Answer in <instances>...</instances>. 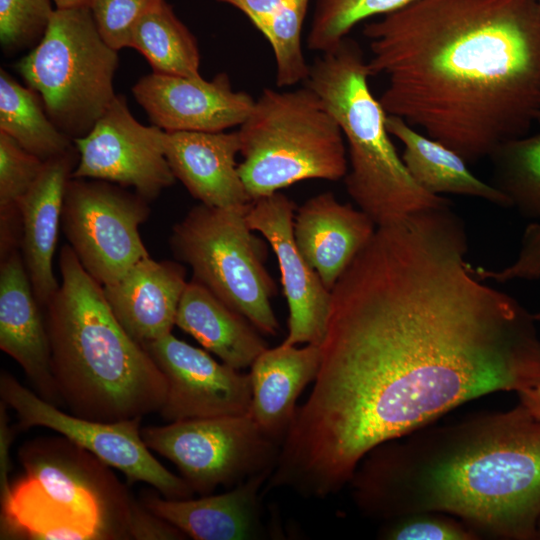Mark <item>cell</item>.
Segmentation results:
<instances>
[{
  "label": "cell",
  "mask_w": 540,
  "mask_h": 540,
  "mask_svg": "<svg viewBox=\"0 0 540 540\" xmlns=\"http://www.w3.org/2000/svg\"><path fill=\"white\" fill-rule=\"evenodd\" d=\"M417 0H316L307 47L321 53L336 48L360 22L401 9Z\"/></svg>",
  "instance_id": "obj_30"
},
{
  "label": "cell",
  "mask_w": 540,
  "mask_h": 540,
  "mask_svg": "<svg viewBox=\"0 0 540 540\" xmlns=\"http://www.w3.org/2000/svg\"><path fill=\"white\" fill-rule=\"evenodd\" d=\"M141 435L147 447L171 461L200 496L273 471L281 448L250 414L147 426L141 428Z\"/></svg>",
  "instance_id": "obj_10"
},
{
  "label": "cell",
  "mask_w": 540,
  "mask_h": 540,
  "mask_svg": "<svg viewBox=\"0 0 540 540\" xmlns=\"http://www.w3.org/2000/svg\"><path fill=\"white\" fill-rule=\"evenodd\" d=\"M489 157L492 185L521 215L540 219V133L504 142Z\"/></svg>",
  "instance_id": "obj_29"
},
{
  "label": "cell",
  "mask_w": 540,
  "mask_h": 540,
  "mask_svg": "<svg viewBox=\"0 0 540 540\" xmlns=\"http://www.w3.org/2000/svg\"><path fill=\"white\" fill-rule=\"evenodd\" d=\"M45 162L0 132V212L18 208L41 174Z\"/></svg>",
  "instance_id": "obj_33"
},
{
  "label": "cell",
  "mask_w": 540,
  "mask_h": 540,
  "mask_svg": "<svg viewBox=\"0 0 540 540\" xmlns=\"http://www.w3.org/2000/svg\"><path fill=\"white\" fill-rule=\"evenodd\" d=\"M175 324L237 370L250 367L268 348L244 316L193 279L183 292Z\"/></svg>",
  "instance_id": "obj_24"
},
{
  "label": "cell",
  "mask_w": 540,
  "mask_h": 540,
  "mask_svg": "<svg viewBox=\"0 0 540 540\" xmlns=\"http://www.w3.org/2000/svg\"><path fill=\"white\" fill-rule=\"evenodd\" d=\"M474 271L483 280L491 279L499 283L516 279H540V221L526 227L518 256L512 264L500 270L479 267L474 268ZM533 316L537 322H540V312Z\"/></svg>",
  "instance_id": "obj_35"
},
{
  "label": "cell",
  "mask_w": 540,
  "mask_h": 540,
  "mask_svg": "<svg viewBox=\"0 0 540 540\" xmlns=\"http://www.w3.org/2000/svg\"><path fill=\"white\" fill-rule=\"evenodd\" d=\"M76 148L45 161L43 170L18 203L20 244L35 297L46 307L59 288L53 273L64 195L77 163Z\"/></svg>",
  "instance_id": "obj_20"
},
{
  "label": "cell",
  "mask_w": 540,
  "mask_h": 540,
  "mask_svg": "<svg viewBox=\"0 0 540 540\" xmlns=\"http://www.w3.org/2000/svg\"><path fill=\"white\" fill-rule=\"evenodd\" d=\"M272 471L253 475L224 493L194 499H168L144 490L140 502L187 538L195 540H255L266 536L262 522L261 488Z\"/></svg>",
  "instance_id": "obj_17"
},
{
  "label": "cell",
  "mask_w": 540,
  "mask_h": 540,
  "mask_svg": "<svg viewBox=\"0 0 540 540\" xmlns=\"http://www.w3.org/2000/svg\"><path fill=\"white\" fill-rule=\"evenodd\" d=\"M137 103L164 131L221 132L240 126L255 99L234 90L225 73L212 80L152 72L132 87Z\"/></svg>",
  "instance_id": "obj_16"
},
{
  "label": "cell",
  "mask_w": 540,
  "mask_h": 540,
  "mask_svg": "<svg viewBox=\"0 0 540 540\" xmlns=\"http://www.w3.org/2000/svg\"><path fill=\"white\" fill-rule=\"evenodd\" d=\"M320 361V345L299 348L282 342L265 349L250 366V416L272 440L282 444L293 422L297 399L315 380Z\"/></svg>",
  "instance_id": "obj_23"
},
{
  "label": "cell",
  "mask_w": 540,
  "mask_h": 540,
  "mask_svg": "<svg viewBox=\"0 0 540 540\" xmlns=\"http://www.w3.org/2000/svg\"><path fill=\"white\" fill-rule=\"evenodd\" d=\"M520 404L540 421V384L518 392Z\"/></svg>",
  "instance_id": "obj_38"
},
{
  "label": "cell",
  "mask_w": 540,
  "mask_h": 540,
  "mask_svg": "<svg viewBox=\"0 0 540 540\" xmlns=\"http://www.w3.org/2000/svg\"><path fill=\"white\" fill-rule=\"evenodd\" d=\"M38 306L23 257L13 250L0 267V348L22 367L34 392L58 406L49 336Z\"/></svg>",
  "instance_id": "obj_18"
},
{
  "label": "cell",
  "mask_w": 540,
  "mask_h": 540,
  "mask_svg": "<svg viewBox=\"0 0 540 540\" xmlns=\"http://www.w3.org/2000/svg\"><path fill=\"white\" fill-rule=\"evenodd\" d=\"M245 14L269 42L275 60V77L281 83L304 79L309 65L301 36L309 0H218Z\"/></svg>",
  "instance_id": "obj_26"
},
{
  "label": "cell",
  "mask_w": 540,
  "mask_h": 540,
  "mask_svg": "<svg viewBox=\"0 0 540 540\" xmlns=\"http://www.w3.org/2000/svg\"><path fill=\"white\" fill-rule=\"evenodd\" d=\"M237 132L239 174L252 200L303 180L337 181L347 174L340 126L306 85L264 89Z\"/></svg>",
  "instance_id": "obj_7"
},
{
  "label": "cell",
  "mask_w": 540,
  "mask_h": 540,
  "mask_svg": "<svg viewBox=\"0 0 540 540\" xmlns=\"http://www.w3.org/2000/svg\"><path fill=\"white\" fill-rule=\"evenodd\" d=\"M370 74L355 41L345 38L309 66L305 85L322 99L348 145V194L375 225L448 203L421 188L398 155L386 126L387 113L369 87Z\"/></svg>",
  "instance_id": "obj_6"
},
{
  "label": "cell",
  "mask_w": 540,
  "mask_h": 540,
  "mask_svg": "<svg viewBox=\"0 0 540 540\" xmlns=\"http://www.w3.org/2000/svg\"><path fill=\"white\" fill-rule=\"evenodd\" d=\"M187 283L181 264L147 257L103 290L119 323L144 347L171 333Z\"/></svg>",
  "instance_id": "obj_22"
},
{
  "label": "cell",
  "mask_w": 540,
  "mask_h": 540,
  "mask_svg": "<svg viewBox=\"0 0 540 540\" xmlns=\"http://www.w3.org/2000/svg\"><path fill=\"white\" fill-rule=\"evenodd\" d=\"M160 144L176 179L200 203L232 207L251 201L239 174L238 132H160Z\"/></svg>",
  "instance_id": "obj_19"
},
{
  "label": "cell",
  "mask_w": 540,
  "mask_h": 540,
  "mask_svg": "<svg viewBox=\"0 0 540 540\" xmlns=\"http://www.w3.org/2000/svg\"><path fill=\"white\" fill-rule=\"evenodd\" d=\"M390 135L404 146L402 161L414 181L427 192L456 194L484 199L511 207L509 199L492 184L477 178L467 162L444 144L419 133L400 117L387 115Z\"/></svg>",
  "instance_id": "obj_25"
},
{
  "label": "cell",
  "mask_w": 540,
  "mask_h": 540,
  "mask_svg": "<svg viewBox=\"0 0 540 540\" xmlns=\"http://www.w3.org/2000/svg\"><path fill=\"white\" fill-rule=\"evenodd\" d=\"M164 0H93L90 10L97 30L114 50L131 46L138 21Z\"/></svg>",
  "instance_id": "obj_34"
},
{
  "label": "cell",
  "mask_w": 540,
  "mask_h": 540,
  "mask_svg": "<svg viewBox=\"0 0 540 540\" xmlns=\"http://www.w3.org/2000/svg\"><path fill=\"white\" fill-rule=\"evenodd\" d=\"M0 395L15 411L20 427H45L61 434L119 470L128 482H144L168 499H188L195 494L181 476L153 456L141 435L142 418L103 422L75 416L44 400L5 371L0 375Z\"/></svg>",
  "instance_id": "obj_12"
},
{
  "label": "cell",
  "mask_w": 540,
  "mask_h": 540,
  "mask_svg": "<svg viewBox=\"0 0 540 540\" xmlns=\"http://www.w3.org/2000/svg\"><path fill=\"white\" fill-rule=\"evenodd\" d=\"M467 251L450 203L376 228L331 289L319 370L273 486L326 498L377 445L482 395L540 384L537 321Z\"/></svg>",
  "instance_id": "obj_1"
},
{
  "label": "cell",
  "mask_w": 540,
  "mask_h": 540,
  "mask_svg": "<svg viewBox=\"0 0 540 540\" xmlns=\"http://www.w3.org/2000/svg\"><path fill=\"white\" fill-rule=\"evenodd\" d=\"M55 9L52 0H0V42L14 53L39 42Z\"/></svg>",
  "instance_id": "obj_31"
},
{
  "label": "cell",
  "mask_w": 540,
  "mask_h": 540,
  "mask_svg": "<svg viewBox=\"0 0 540 540\" xmlns=\"http://www.w3.org/2000/svg\"><path fill=\"white\" fill-rule=\"evenodd\" d=\"M379 101L467 163L540 116L539 0H417L369 22Z\"/></svg>",
  "instance_id": "obj_2"
},
{
  "label": "cell",
  "mask_w": 540,
  "mask_h": 540,
  "mask_svg": "<svg viewBox=\"0 0 540 540\" xmlns=\"http://www.w3.org/2000/svg\"><path fill=\"white\" fill-rule=\"evenodd\" d=\"M250 203L224 208L200 203L174 225L170 245L190 266L193 280L258 331L276 335L280 325L271 305L276 286L264 266L266 244L247 222Z\"/></svg>",
  "instance_id": "obj_9"
},
{
  "label": "cell",
  "mask_w": 540,
  "mask_h": 540,
  "mask_svg": "<svg viewBox=\"0 0 540 540\" xmlns=\"http://www.w3.org/2000/svg\"><path fill=\"white\" fill-rule=\"evenodd\" d=\"M295 203L278 191L253 200L247 212L250 228L270 244L278 261L289 309L288 345H321L330 312L331 291L300 253L294 237Z\"/></svg>",
  "instance_id": "obj_15"
},
{
  "label": "cell",
  "mask_w": 540,
  "mask_h": 540,
  "mask_svg": "<svg viewBox=\"0 0 540 540\" xmlns=\"http://www.w3.org/2000/svg\"><path fill=\"white\" fill-rule=\"evenodd\" d=\"M56 8H77L90 6L93 0H52Z\"/></svg>",
  "instance_id": "obj_39"
},
{
  "label": "cell",
  "mask_w": 540,
  "mask_h": 540,
  "mask_svg": "<svg viewBox=\"0 0 540 540\" xmlns=\"http://www.w3.org/2000/svg\"><path fill=\"white\" fill-rule=\"evenodd\" d=\"M129 532L131 539L138 540H179L187 538L181 530L152 513L137 500L134 501L132 506Z\"/></svg>",
  "instance_id": "obj_36"
},
{
  "label": "cell",
  "mask_w": 540,
  "mask_h": 540,
  "mask_svg": "<svg viewBox=\"0 0 540 540\" xmlns=\"http://www.w3.org/2000/svg\"><path fill=\"white\" fill-rule=\"evenodd\" d=\"M117 52L100 36L90 7L56 8L17 70L52 122L74 140L91 131L117 96Z\"/></svg>",
  "instance_id": "obj_8"
},
{
  "label": "cell",
  "mask_w": 540,
  "mask_h": 540,
  "mask_svg": "<svg viewBox=\"0 0 540 540\" xmlns=\"http://www.w3.org/2000/svg\"><path fill=\"white\" fill-rule=\"evenodd\" d=\"M149 214L148 201L137 193L103 180L71 177L61 226L83 268L106 287L150 257L139 233Z\"/></svg>",
  "instance_id": "obj_11"
},
{
  "label": "cell",
  "mask_w": 540,
  "mask_h": 540,
  "mask_svg": "<svg viewBox=\"0 0 540 540\" xmlns=\"http://www.w3.org/2000/svg\"><path fill=\"white\" fill-rule=\"evenodd\" d=\"M61 284L46 305L51 367L69 413L115 422L159 412L167 382L148 351L113 314L99 284L70 245L59 257Z\"/></svg>",
  "instance_id": "obj_4"
},
{
  "label": "cell",
  "mask_w": 540,
  "mask_h": 540,
  "mask_svg": "<svg viewBox=\"0 0 540 540\" xmlns=\"http://www.w3.org/2000/svg\"><path fill=\"white\" fill-rule=\"evenodd\" d=\"M18 456L25 475L1 503L3 538L131 539L135 499L110 466L64 436L27 441Z\"/></svg>",
  "instance_id": "obj_5"
},
{
  "label": "cell",
  "mask_w": 540,
  "mask_h": 540,
  "mask_svg": "<svg viewBox=\"0 0 540 540\" xmlns=\"http://www.w3.org/2000/svg\"><path fill=\"white\" fill-rule=\"evenodd\" d=\"M376 228L366 213L339 202L331 192L305 201L293 226L300 253L330 291Z\"/></svg>",
  "instance_id": "obj_21"
},
{
  "label": "cell",
  "mask_w": 540,
  "mask_h": 540,
  "mask_svg": "<svg viewBox=\"0 0 540 540\" xmlns=\"http://www.w3.org/2000/svg\"><path fill=\"white\" fill-rule=\"evenodd\" d=\"M357 508L389 521L455 516L480 536L535 540L540 515V421L518 404L383 442L348 482Z\"/></svg>",
  "instance_id": "obj_3"
},
{
  "label": "cell",
  "mask_w": 540,
  "mask_h": 540,
  "mask_svg": "<svg viewBox=\"0 0 540 540\" xmlns=\"http://www.w3.org/2000/svg\"><path fill=\"white\" fill-rule=\"evenodd\" d=\"M378 537L388 540H477L461 519L441 512H417L383 522Z\"/></svg>",
  "instance_id": "obj_32"
},
{
  "label": "cell",
  "mask_w": 540,
  "mask_h": 540,
  "mask_svg": "<svg viewBox=\"0 0 540 540\" xmlns=\"http://www.w3.org/2000/svg\"><path fill=\"white\" fill-rule=\"evenodd\" d=\"M167 382L159 411L166 422L250 414V374L219 363L169 333L144 346Z\"/></svg>",
  "instance_id": "obj_14"
},
{
  "label": "cell",
  "mask_w": 540,
  "mask_h": 540,
  "mask_svg": "<svg viewBox=\"0 0 540 540\" xmlns=\"http://www.w3.org/2000/svg\"><path fill=\"white\" fill-rule=\"evenodd\" d=\"M130 47L146 58L153 72L193 78L201 76L197 41L165 0L138 21Z\"/></svg>",
  "instance_id": "obj_28"
},
{
  "label": "cell",
  "mask_w": 540,
  "mask_h": 540,
  "mask_svg": "<svg viewBox=\"0 0 540 540\" xmlns=\"http://www.w3.org/2000/svg\"><path fill=\"white\" fill-rule=\"evenodd\" d=\"M0 132L44 162L75 148L49 118L38 94L4 69L0 70Z\"/></svg>",
  "instance_id": "obj_27"
},
{
  "label": "cell",
  "mask_w": 540,
  "mask_h": 540,
  "mask_svg": "<svg viewBox=\"0 0 540 540\" xmlns=\"http://www.w3.org/2000/svg\"><path fill=\"white\" fill-rule=\"evenodd\" d=\"M160 129L144 126L117 95L91 131L73 140L78 163L72 178L103 180L132 187L150 201L176 178L160 144Z\"/></svg>",
  "instance_id": "obj_13"
},
{
  "label": "cell",
  "mask_w": 540,
  "mask_h": 540,
  "mask_svg": "<svg viewBox=\"0 0 540 540\" xmlns=\"http://www.w3.org/2000/svg\"><path fill=\"white\" fill-rule=\"evenodd\" d=\"M7 405L0 401V499L4 502L9 496L11 485L9 474L12 469L10 448L13 442V429L9 425Z\"/></svg>",
  "instance_id": "obj_37"
},
{
  "label": "cell",
  "mask_w": 540,
  "mask_h": 540,
  "mask_svg": "<svg viewBox=\"0 0 540 540\" xmlns=\"http://www.w3.org/2000/svg\"><path fill=\"white\" fill-rule=\"evenodd\" d=\"M539 1H540V0H539ZM537 123H539V124H540V116H539V118H538V120H537Z\"/></svg>",
  "instance_id": "obj_41"
},
{
  "label": "cell",
  "mask_w": 540,
  "mask_h": 540,
  "mask_svg": "<svg viewBox=\"0 0 540 540\" xmlns=\"http://www.w3.org/2000/svg\"><path fill=\"white\" fill-rule=\"evenodd\" d=\"M535 539L540 540V515L536 524V536Z\"/></svg>",
  "instance_id": "obj_40"
}]
</instances>
